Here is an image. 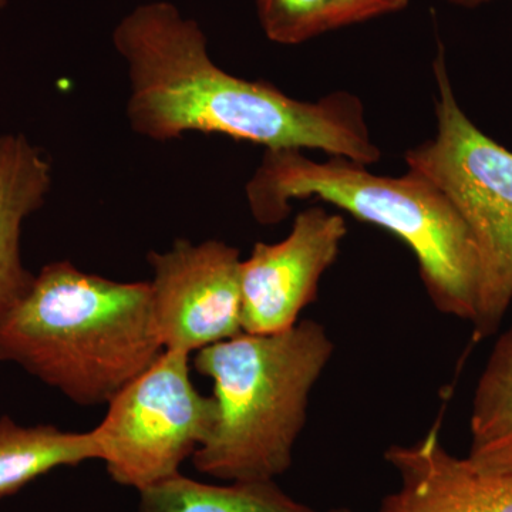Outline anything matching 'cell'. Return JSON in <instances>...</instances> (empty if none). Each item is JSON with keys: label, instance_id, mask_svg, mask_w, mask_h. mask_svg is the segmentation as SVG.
Returning a JSON list of instances; mask_svg holds the SVG:
<instances>
[{"label": "cell", "instance_id": "6da1fadb", "mask_svg": "<svg viewBox=\"0 0 512 512\" xmlns=\"http://www.w3.org/2000/svg\"><path fill=\"white\" fill-rule=\"evenodd\" d=\"M113 45L127 63V116L140 136L170 141L192 131L266 150H320L363 165L382 158L355 94L296 100L274 84L232 76L212 62L200 25L167 0L128 12L113 30Z\"/></svg>", "mask_w": 512, "mask_h": 512}, {"label": "cell", "instance_id": "7a4b0ae2", "mask_svg": "<svg viewBox=\"0 0 512 512\" xmlns=\"http://www.w3.org/2000/svg\"><path fill=\"white\" fill-rule=\"evenodd\" d=\"M150 282L50 262L0 319V360L82 406L107 404L163 355Z\"/></svg>", "mask_w": 512, "mask_h": 512}, {"label": "cell", "instance_id": "3957f363", "mask_svg": "<svg viewBox=\"0 0 512 512\" xmlns=\"http://www.w3.org/2000/svg\"><path fill=\"white\" fill-rule=\"evenodd\" d=\"M349 158L311 160L301 150H266L247 184L252 217L269 227L286 220L293 200L318 198L392 232L412 249L421 282L443 315L476 320L480 259L470 228L450 198L417 171L384 177Z\"/></svg>", "mask_w": 512, "mask_h": 512}, {"label": "cell", "instance_id": "277c9868", "mask_svg": "<svg viewBox=\"0 0 512 512\" xmlns=\"http://www.w3.org/2000/svg\"><path fill=\"white\" fill-rule=\"evenodd\" d=\"M333 353L328 330L312 319L268 335L242 332L197 352L195 369L214 383L217 403L214 429L192 454L197 471L231 483L286 473Z\"/></svg>", "mask_w": 512, "mask_h": 512}, {"label": "cell", "instance_id": "5b68a950", "mask_svg": "<svg viewBox=\"0 0 512 512\" xmlns=\"http://www.w3.org/2000/svg\"><path fill=\"white\" fill-rule=\"evenodd\" d=\"M436 137L404 154L409 170L433 181L466 221L480 259L474 339L494 335L512 302V151L464 113L439 46Z\"/></svg>", "mask_w": 512, "mask_h": 512}, {"label": "cell", "instance_id": "8992f818", "mask_svg": "<svg viewBox=\"0 0 512 512\" xmlns=\"http://www.w3.org/2000/svg\"><path fill=\"white\" fill-rule=\"evenodd\" d=\"M187 353L164 350L107 403L93 429L111 480L138 491L180 474L217 420L214 397L195 389Z\"/></svg>", "mask_w": 512, "mask_h": 512}, {"label": "cell", "instance_id": "52a82bcc", "mask_svg": "<svg viewBox=\"0 0 512 512\" xmlns=\"http://www.w3.org/2000/svg\"><path fill=\"white\" fill-rule=\"evenodd\" d=\"M148 262L154 322L164 350L200 352L242 330L241 252L210 239H177Z\"/></svg>", "mask_w": 512, "mask_h": 512}, {"label": "cell", "instance_id": "ba28073f", "mask_svg": "<svg viewBox=\"0 0 512 512\" xmlns=\"http://www.w3.org/2000/svg\"><path fill=\"white\" fill-rule=\"evenodd\" d=\"M346 235L345 217L316 205L296 215L281 242H258L241 264L242 330L268 335L293 328L318 298Z\"/></svg>", "mask_w": 512, "mask_h": 512}, {"label": "cell", "instance_id": "9c48e42d", "mask_svg": "<svg viewBox=\"0 0 512 512\" xmlns=\"http://www.w3.org/2000/svg\"><path fill=\"white\" fill-rule=\"evenodd\" d=\"M384 460L400 484L377 512H512V471H490L441 443L439 426L410 444H393Z\"/></svg>", "mask_w": 512, "mask_h": 512}, {"label": "cell", "instance_id": "30bf717a", "mask_svg": "<svg viewBox=\"0 0 512 512\" xmlns=\"http://www.w3.org/2000/svg\"><path fill=\"white\" fill-rule=\"evenodd\" d=\"M52 164L25 134H0V319L28 292L35 275L22 258L23 225L45 205Z\"/></svg>", "mask_w": 512, "mask_h": 512}, {"label": "cell", "instance_id": "8fae6325", "mask_svg": "<svg viewBox=\"0 0 512 512\" xmlns=\"http://www.w3.org/2000/svg\"><path fill=\"white\" fill-rule=\"evenodd\" d=\"M89 460H100L93 430L77 433L47 424L25 427L9 416L0 419V498L18 493L56 468Z\"/></svg>", "mask_w": 512, "mask_h": 512}, {"label": "cell", "instance_id": "7c38bea8", "mask_svg": "<svg viewBox=\"0 0 512 512\" xmlns=\"http://www.w3.org/2000/svg\"><path fill=\"white\" fill-rule=\"evenodd\" d=\"M468 460L512 471V325L495 342L474 390Z\"/></svg>", "mask_w": 512, "mask_h": 512}, {"label": "cell", "instance_id": "4fadbf2b", "mask_svg": "<svg viewBox=\"0 0 512 512\" xmlns=\"http://www.w3.org/2000/svg\"><path fill=\"white\" fill-rule=\"evenodd\" d=\"M140 495L138 512H316L286 494L275 480L214 485L180 473Z\"/></svg>", "mask_w": 512, "mask_h": 512}, {"label": "cell", "instance_id": "5bb4252c", "mask_svg": "<svg viewBox=\"0 0 512 512\" xmlns=\"http://www.w3.org/2000/svg\"><path fill=\"white\" fill-rule=\"evenodd\" d=\"M259 25L278 45H302L333 30L332 0H256Z\"/></svg>", "mask_w": 512, "mask_h": 512}, {"label": "cell", "instance_id": "9a60e30c", "mask_svg": "<svg viewBox=\"0 0 512 512\" xmlns=\"http://www.w3.org/2000/svg\"><path fill=\"white\" fill-rule=\"evenodd\" d=\"M410 0H332L333 30L402 12Z\"/></svg>", "mask_w": 512, "mask_h": 512}, {"label": "cell", "instance_id": "2e32d148", "mask_svg": "<svg viewBox=\"0 0 512 512\" xmlns=\"http://www.w3.org/2000/svg\"><path fill=\"white\" fill-rule=\"evenodd\" d=\"M444 2L454 6H461V8L473 9L484 5V3L491 2V0H444Z\"/></svg>", "mask_w": 512, "mask_h": 512}, {"label": "cell", "instance_id": "e0dca14e", "mask_svg": "<svg viewBox=\"0 0 512 512\" xmlns=\"http://www.w3.org/2000/svg\"><path fill=\"white\" fill-rule=\"evenodd\" d=\"M328 512H353V511L350 510V508H348V507H336V508H332V510H329Z\"/></svg>", "mask_w": 512, "mask_h": 512}, {"label": "cell", "instance_id": "ac0fdd59", "mask_svg": "<svg viewBox=\"0 0 512 512\" xmlns=\"http://www.w3.org/2000/svg\"><path fill=\"white\" fill-rule=\"evenodd\" d=\"M10 0H0V10L8 8Z\"/></svg>", "mask_w": 512, "mask_h": 512}]
</instances>
